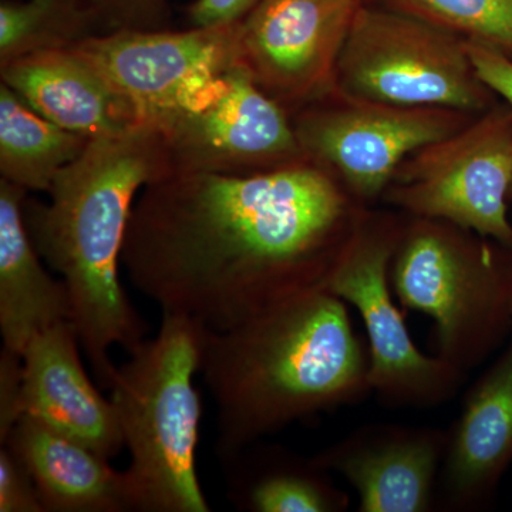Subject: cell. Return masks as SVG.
Masks as SVG:
<instances>
[{
    "mask_svg": "<svg viewBox=\"0 0 512 512\" xmlns=\"http://www.w3.org/2000/svg\"><path fill=\"white\" fill-rule=\"evenodd\" d=\"M103 33L114 30H160L170 19L168 0H86Z\"/></svg>",
    "mask_w": 512,
    "mask_h": 512,
    "instance_id": "obj_23",
    "label": "cell"
},
{
    "mask_svg": "<svg viewBox=\"0 0 512 512\" xmlns=\"http://www.w3.org/2000/svg\"><path fill=\"white\" fill-rule=\"evenodd\" d=\"M171 173L163 137L153 124L90 141L57 175L49 202L26 197L33 244L69 291L72 322L101 387L116 365L111 349L128 353L146 340L147 323L121 284L120 265L131 211L151 181Z\"/></svg>",
    "mask_w": 512,
    "mask_h": 512,
    "instance_id": "obj_2",
    "label": "cell"
},
{
    "mask_svg": "<svg viewBox=\"0 0 512 512\" xmlns=\"http://www.w3.org/2000/svg\"><path fill=\"white\" fill-rule=\"evenodd\" d=\"M447 431L373 424L350 433L315 457L345 478L362 512H426L433 505Z\"/></svg>",
    "mask_w": 512,
    "mask_h": 512,
    "instance_id": "obj_13",
    "label": "cell"
},
{
    "mask_svg": "<svg viewBox=\"0 0 512 512\" xmlns=\"http://www.w3.org/2000/svg\"><path fill=\"white\" fill-rule=\"evenodd\" d=\"M404 229L392 222L357 224L326 285L365 323L372 393L390 407L441 406L460 389L466 373L414 345L404 311L394 302L390 264Z\"/></svg>",
    "mask_w": 512,
    "mask_h": 512,
    "instance_id": "obj_8",
    "label": "cell"
},
{
    "mask_svg": "<svg viewBox=\"0 0 512 512\" xmlns=\"http://www.w3.org/2000/svg\"><path fill=\"white\" fill-rule=\"evenodd\" d=\"M352 220L342 188L305 161L251 174L173 171L138 194L121 264L163 313L224 332L326 289Z\"/></svg>",
    "mask_w": 512,
    "mask_h": 512,
    "instance_id": "obj_1",
    "label": "cell"
},
{
    "mask_svg": "<svg viewBox=\"0 0 512 512\" xmlns=\"http://www.w3.org/2000/svg\"><path fill=\"white\" fill-rule=\"evenodd\" d=\"M239 25L183 32L121 29L73 47L137 107L143 123L154 124L202 83L239 63Z\"/></svg>",
    "mask_w": 512,
    "mask_h": 512,
    "instance_id": "obj_10",
    "label": "cell"
},
{
    "mask_svg": "<svg viewBox=\"0 0 512 512\" xmlns=\"http://www.w3.org/2000/svg\"><path fill=\"white\" fill-rule=\"evenodd\" d=\"M259 0H194L188 8L192 28H218L241 23Z\"/></svg>",
    "mask_w": 512,
    "mask_h": 512,
    "instance_id": "obj_27",
    "label": "cell"
},
{
    "mask_svg": "<svg viewBox=\"0 0 512 512\" xmlns=\"http://www.w3.org/2000/svg\"><path fill=\"white\" fill-rule=\"evenodd\" d=\"M0 512H45L28 468L8 446L0 448Z\"/></svg>",
    "mask_w": 512,
    "mask_h": 512,
    "instance_id": "obj_24",
    "label": "cell"
},
{
    "mask_svg": "<svg viewBox=\"0 0 512 512\" xmlns=\"http://www.w3.org/2000/svg\"><path fill=\"white\" fill-rule=\"evenodd\" d=\"M228 497L242 511L343 512L349 498L315 457L306 460L282 448H244L222 460Z\"/></svg>",
    "mask_w": 512,
    "mask_h": 512,
    "instance_id": "obj_19",
    "label": "cell"
},
{
    "mask_svg": "<svg viewBox=\"0 0 512 512\" xmlns=\"http://www.w3.org/2000/svg\"><path fill=\"white\" fill-rule=\"evenodd\" d=\"M511 187L512 113L498 110L417 151L399 168L389 200L512 249Z\"/></svg>",
    "mask_w": 512,
    "mask_h": 512,
    "instance_id": "obj_9",
    "label": "cell"
},
{
    "mask_svg": "<svg viewBox=\"0 0 512 512\" xmlns=\"http://www.w3.org/2000/svg\"><path fill=\"white\" fill-rule=\"evenodd\" d=\"M22 356L2 349L0 353V443L22 419Z\"/></svg>",
    "mask_w": 512,
    "mask_h": 512,
    "instance_id": "obj_25",
    "label": "cell"
},
{
    "mask_svg": "<svg viewBox=\"0 0 512 512\" xmlns=\"http://www.w3.org/2000/svg\"><path fill=\"white\" fill-rule=\"evenodd\" d=\"M72 322L39 333L22 355L23 416L86 444L101 456L123 450L116 409L84 370Z\"/></svg>",
    "mask_w": 512,
    "mask_h": 512,
    "instance_id": "obj_14",
    "label": "cell"
},
{
    "mask_svg": "<svg viewBox=\"0 0 512 512\" xmlns=\"http://www.w3.org/2000/svg\"><path fill=\"white\" fill-rule=\"evenodd\" d=\"M90 141L47 120L0 84V175L26 191L49 192Z\"/></svg>",
    "mask_w": 512,
    "mask_h": 512,
    "instance_id": "obj_20",
    "label": "cell"
},
{
    "mask_svg": "<svg viewBox=\"0 0 512 512\" xmlns=\"http://www.w3.org/2000/svg\"><path fill=\"white\" fill-rule=\"evenodd\" d=\"M471 234L416 217L390 264L400 308L433 319L437 356L463 373L487 359L512 325V266Z\"/></svg>",
    "mask_w": 512,
    "mask_h": 512,
    "instance_id": "obj_5",
    "label": "cell"
},
{
    "mask_svg": "<svg viewBox=\"0 0 512 512\" xmlns=\"http://www.w3.org/2000/svg\"><path fill=\"white\" fill-rule=\"evenodd\" d=\"M0 76L37 113L89 141L146 124L137 107L77 47L22 57L0 67Z\"/></svg>",
    "mask_w": 512,
    "mask_h": 512,
    "instance_id": "obj_15",
    "label": "cell"
},
{
    "mask_svg": "<svg viewBox=\"0 0 512 512\" xmlns=\"http://www.w3.org/2000/svg\"><path fill=\"white\" fill-rule=\"evenodd\" d=\"M2 446L28 468L45 512L134 511L124 471L114 470L110 458L33 417L23 416Z\"/></svg>",
    "mask_w": 512,
    "mask_h": 512,
    "instance_id": "obj_17",
    "label": "cell"
},
{
    "mask_svg": "<svg viewBox=\"0 0 512 512\" xmlns=\"http://www.w3.org/2000/svg\"><path fill=\"white\" fill-rule=\"evenodd\" d=\"M512 464V342L468 390L447 431L440 478L451 510H476L493 497Z\"/></svg>",
    "mask_w": 512,
    "mask_h": 512,
    "instance_id": "obj_16",
    "label": "cell"
},
{
    "mask_svg": "<svg viewBox=\"0 0 512 512\" xmlns=\"http://www.w3.org/2000/svg\"><path fill=\"white\" fill-rule=\"evenodd\" d=\"M153 126L171 173L251 174L306 156L284 107L241 63L202 83Z\"/></svg>",
    "mask_w": 512,
    "mask_h": 512,
    "instance_id": "obj_7",
    "label": "cell"
},
{
    "mask_svg": "<svg viewBox=\"0 0 512 512\" xmlns=\"http://www.w3.org/2000/svg\"><path fill=\"white\" fill-rule=\"evenodd\" d=\"M360 0H259L239 25V63L272 99L301 101L335 79Z\"/></svg>",
    "mask_w": 512,
    "mask_h": 512,
    "instance_id": "obj_11",
    "label": "cell"
},
{
    "mask_svg": "<svg viewBox=\"0 0 512 512\" xmlns=\"http://www.w3.org/2000/svg\"><path fill=\"white\" fill-rule=\"evenodd\" d=\"M510 198H512V187H511V194H510Z\"/></svg>",
    "mask_w": 512,
    "mask_h": 512,
    "instance_id": "obj_28",
    "label": "cell"
},
{
    "mask_svg": "<svg viewBox=\"0 0 512 512\" xmlns=\"http://www.w3.org/2000/svg\"><path fill=\"white\" fill-rule=\"evenodd\" d=\"M370 357L348 303L319 289L224 330L205 332L201 375L217 406V453L372 393Z\"/></svg>",
    "mask_w": 512,
    "mask_h": 512,
    "instance_id": "obj_3",
    "label": "cell"
},
{
    "mask_svg": "<svg viewBox=\"0 0 512 512\" xmlns=\"http://www.w3.org/2000/svg\"><path fill=\"white\" fill-rule=\"evenodd\" d=\"M464 45L480 82L500 94L512 109V57L471 40H464Z\"/></svg>",
    "mask_w": 512,
    "mask_h": 512,
    "instance_id": "obj_26",
    "label": "cell"
},
{
    "mask_svg": "<svg viewBox=\"0 0 512 512\" xmlns=\"http://www.w3.org/2000/svg\"><path fill=\"white\" fill-rule=\"evenodd\" d=\"M453 110L363 103L306 111L296 120L303 153L338 171L349 190L375 200L404 158L457 133Z\"/></svg>",
    "mask_w": 512,
    "mask_h": 512,
    "instance_id": "obj_12",
    "label": "cell"
},
{
    "mask_svg": "<svg viewBox=\"0 0 512 512\" xmlns=\"http://www.w3.org/2000/svg\"><path fill=\"white\" fill-rule=\"evenodd\" d=\"M394 9L512 57V0H390Z\"/></svg>",
    "mask_w": 512,
    "mask_h": 512,
    "instance_id": "obj_22",
    "label": "cell"
},
{
    "mask_svg": "<svg viewBox=\"0 0 512 512\" xmlns=\"http://www.w3.org/2000/svg\"><path fill=\"white\" fill-rule=\"evenodd\" d=\"M205 332L190 318L163 313L156 338L128 353L111 379L134 511H211L197 473L202 403L194 386Z\"/></svg>",
    "mask_w": 512,
    "mask_h": 512,
    "instance_id": "obj_4",
    "label": "cell"
},
{
    "mask_svg": "<svg viewBox=\"0 0 512 512\" xmlns=\"http://www.w3.org/2000/svg\"><path fill=\"white\" fill-rule=\"evenodd\" d=\"M335 80L363 103L453 111L485 104L464 39L400 10H357Z\"/></svg>",
    "mask_w": 512,
    "mask_h": 512,
    "instance_id": "obj_6",
    "label": "cell"
},
{
    "mask_svg": "<svg viewBox=\"0 0 512 512\" xmlns=\"http://www.w3.org/2000/svg\"><path fill=\"white\" fill-rule=\"evenodd\" d=\"M104 35L86 0H2L0 67L46 50Z\"/></svg>",
    "mask_w": 512,
    "mask_h": 512,
    "instance_id": "obj_21",
    "label": "cell"
},
{
    "mask_svg": "<svg viewBox=\"0 0 512 512\" xmlns=\"http://www.w3.org/2000/svg\"><path fill=\"white\" fill-rule=\"evenodd\" d=\"M26 197L0 178V333L3 349L19 356L39 333L72 319L67 286L47 272L26 227Z\"/></svg>",
    "mask_w": 512,
    "mask_h": 512,
    "instance_id": "obj_18",
    "label": "cell"
}]
</instances>
